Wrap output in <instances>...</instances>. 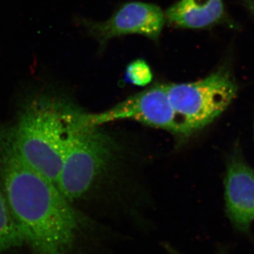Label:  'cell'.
Returning a JSON list of instances; mask_svg holds the SVG:
<instances>
[{
  "label": "cell",
  "mask_w": 254,
  "mask_h": 254,
  "mask_svg": "<svg viewBox=\"0 0 254 254\" xmlns=\"http://www.w3.org/2000/svg\"><path fill=\"white\" fill-rule=\"evenodd\" d=\"M2 190L18 232L36 254H71L81 216L56 184L25 163L9 138L0 151Z\"/></svg>",
  "instance_id": "cell-1"
},
{
  "label": "cell",
  "mask_w": 254,
  "mask_h": 254,
  "mask_svg": "<svg viewBox=\"0 0 254 254\" xmlns=\"http://www.w3.org/2000/svg\"><path fill=\"white\" fill-rule=\"evenodd\" d=\"M67 105L42 95L28 103L9 137L18 155L57 185L63 166Z\"/></svg>",
  "instance_id": "cell-2"
},
{
  "label": "cell",
  "mask_w": 254,
  "mask_h": 254,
  "mask_svg": "<svg viewBox=\"0 0 254 254\" xmlns=\"http://www.w3.org/2000/svg\"><path fill=\"white\" fill-rule=\"evenodd\" d=\"M66 107L63 166L57 186L70 201L88 193L111 163L115 143L111 137L80 119L78 111Z\"/></svg>",
  "instance_id": "cell-3"
},
{
  "label": "cell",
  "mask_w": 254,
  "mask_h": 254,
  "mask_svg": "<svg viewBox=\"0 0 254 254\" xmlns=\"http://www.w3.org/2000/svg\"><path fill=\"white\" fill-rule=\"evenodd\" d=\"M166 88L182 137L191 136L215 121L238 92L236 79L227 64L198 81L169 83Z\"/></svg>",
  "instance_id": "cell-4"
},
{
  "label": "cell",
  "mask_w": 254,
  "mask_h": 254,
  "mask_svg": "<svg viewBox=\"0 0 254 254\" xmlns=\"http://www.w3.org/2000/svg\"><path fill=\"white\" fill-rule=\"evenodd\" d=\"M78 114L83 123L91 126L132 120L181 136L178 120L169 100L166 84H155L101 113L78 112Z\"/></svg>",
  "instance_id": "cell-5"
},
{
  "label": "cell",
  "mask_w": 254,
  "mask_h": 254,
  "mask_svg": "<svg viewBox=\"0 0 254 254\" xmlns=\"http://www.w3.org/2000/svg\"><path fill=\"white\" fill-rule=\"evenodd\" d=\"M165 23V13L157 5L131 1L123 5L107 21H84L83 24L103 49L112 38L125 35H141L158 41Z\"/></svg>",
  "instance_id": "cell-6"
},
{
  "label": "cell",
  "mask_w": 254,
  "mask_h": 254,
  "mask_svg": "<svg viewBox=\"0 0 254 254\" xmlns=\"http://www.w3.org/2000/svg\"><path fill=\"white\" fill-rule=\"evenodd\" d=\"M227 218L236 230L248 232L254 222V170L242 159H232L225 180Z\"/></svg>",
  "instance_id": "cell-7"
},
{
  "label": "cell",
  "mask_w": 254,
  "mask_h": 254,
  "mask_svg": "<svg viewBox=\"0 0 254 254\" xmlns=\"http://www.w3.org/2000/svg\"><path fill=\"white\" fill-rule=\"evenodd\" d=\"M170 26L185 29H205L217 25H232L223 0H180L165 13Z\"/></svg>",
  "instance_id": "cell-8"
},
{
  "label": "cell",
  "mask_w": 254,
  "mask_h": 254,
  "mask_svg": "<svg viewBox=\"0 0 254 254\" xmlns=\"http://www.w3.org/2000/svg\"><path fill=\"white\" fill-rule=\"evenodd\" d=\"M23 243L22 237L12 218L0 186V252L18 247Z\"/></svg>",
  "instance_id": "cell-9"
},
{
  "label": "cell",
  "mask_w": 254,
  "mask_h": 254,
  "mask_svg": "<svg viewBox=\"0 0 254 254\" xmlns=\"http://www.w3.org/2000/svg\"><path fill=\"white\" fill-rule=\"evenodd\" d=\"M126 77L128 82L137 86H145L153 79V73L144 60H138L128 65Z\"/></svg>",
  "instance_id": "cell-10"
},
{
  "label": "cell",
  "mask_w": 254,
  "mask_h": 254,
  "mask_svg": "<svg viewBox=\"0 0 254 254\" xmlns=\"http://www.w3.org/2000/svg\"><path fill=\"white\" fill-rule=\"evenodd\" d=\"M246 7L250 10L251 14L254 16V0H242Z\"/></svg>",
  "instance_id": "cell-11"
},
{
  "label": "cell",
  "mask_w": 254,
  "mask_h": 254,
  "mask_svg": "<svg viewBox=\"0 0 254 254\" xmlns=\"http://www.w3.org/2000/svg\"><path fill=\"white\" fill-rule=\"evenodd\" d=\"M167 250L169 251V252H170L171 254H182L180 253V252H177V251L174 250L173 248H172V247H170V246H168V247H166ZM220 254H225L224 253H220Z\"/></svg>",
  "instance_id": "cell-12"
}]
</instances>
